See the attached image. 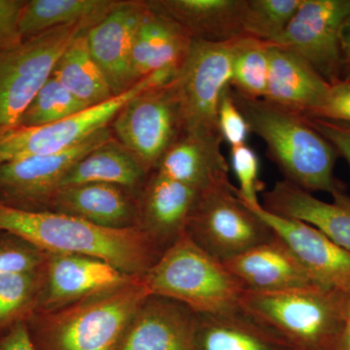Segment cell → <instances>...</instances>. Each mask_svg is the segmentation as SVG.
Listing matches in <instances>:
<instances>
[{"label": "cell", "instance_id": "2", "mask_svg": "<svg viewBox=\"0 0 350 350\" xmlns=\"http://www.w3.org/2000/svg\"><path fill=\"white\" fill-rule=\"evenodd\" d=\"M149 295L144 275H133L59 310L36 312L25 321L32 345L36 350H117Z\"/></svg>", "mask_w": 350, "mask_h": 350}, {"label": "cell", "instance_id": "29", "mask_svg": "<svg viewBox=\"0 0 350 350\" xmlns=\"http://www.w3.org/2000/svg\"><path fill=\"white\" fill-rule=\"evenodd\" d=\"M43 284L44 267L27 273L0 275V333L27 321L36 312Z\"/></svg>", "mask_w": 350, "mask_h": 350}, {"label": "cell", "instance_id": "34", "mask_svg": "<svg viewBox=\"0 0 350 350\" xmlns=\"http://www.w3.org/2000/svg\"><path fill=\"white\" fill-rule=\"evenodd\" d=\"M230 161L239 181L236 194L239 200L248 206L261 204L258 193L261 192L264 184L259 178L260 161L256 152L246 144L231 147Z\"/></svg>", "mask_w": 350, "mask_h": 350}, {"label": "cell", "instance_id": "7", "mask_svg": "<svg viewBox=\"0 0 350 350\" xmlns=\"http://www.w3.org/2000/svg\"><path fill=\"white\" fill-rule=\"evenodd\" d=\"M194 243L224 262L275 236L236 194L230 179L200 193L185 229Z\"/></svg>", "mask_w": 350, "mask_h": 350}, {"label": "cell", "instance_id": "43", "mask_svg": "<svg viewBox=\"0 0 350 350\" xmlns=\"http://www.w3.org/2000/svg\"><path fill=\"white\" fill-rule=\"evenodd\" d=\"M347 319H350V295L349 296V300H347Z\"/></svg>", "mask_w": 350, "mask_h": 350}, {"label": "cell", "instance_id": "32", "mask_svg": "<svg viewBox=\"0 0 350 350\" xmlns=\"http://www.w3.org/2000/svg\"><path fill=\"white\" fill-rule=\"evenodd\" d=\"M303 0H246L243 29L246 36L273 43L293 19Z\"/></svg>", "mask_w": 350, "mask_h": 350}, {"label": "cell", "instance_id": "3", "mask_svg": "<svg viewBox=\"0 0 350 350\" xmlns=\"http://www.w3.org/2000/svg\"><path fill=\"white\" fill-rule=\"evenodd\" d=\"M231 92L250 133L264 140L269 158L284 175V180L310 193L333 195L344 189L334 175L338 152L306 117L265 98H246L232 88Z\"/></svg>", "mask_w": 350, "mask_h": 350}, {"label": "cell", "instance_id": "37", "mask_svg": "<svg viewBox=\"0 0 350 350\" xmlns=\"http://www.w3.org/2000/svg\"><path fill=\"white\" fill-rule=\"evenodd\" d=\"M25 1L0 0V55L23 42L19 29Z\"/></svg>", "mask_w": 350, "mask_h": 350}, {"label": "cell", "instance_id": "28", "mask_svg": "<svg viewBox=\"0 0 350 350\" xmlns=\"http://www.w3.org/2000/svg\"><path fill=\"white\" fill-rule=\"evenodd\" d=\"M86 34L77 36L69 44L57 62L52 76L88 107H94L116 96L90 52Z\"/></svg>", "mask_w": 350, "mask_h": 350}, {"label": "cell", "instance_id": "30", "mask_svg": "<svg viewBox=\"0 0 350 350\" xmlns=\"http://www.w3.org/2000/svg\"><path fill=\"white\" fill-rule=\"evenodd\" d=\"M268 75V45L250 36L239 39L232 63V89L246 98H264Z\"/></svg>", "mask_w": 350, "mask_h": 350}, {"label": "cell", "instance_id": "18", "mask_svg": "<svg viewBox=\"0 0 350 350\" xmlns=\"http://www.w3.org/2000/svg\"><path fill=\"white\" fill-rule=\"evenodd\" d=\"M331 196L333 202H323L290 182L278 181L262 194V206L275 215L317 228L350 252V196L345 189Z\"/></svg>", "mask_w": 350, "mask_h": 350}, {"label": "cell", "instance_id": "26", "mask_svg": "<svg viewBox=\"0 0 350 350\" xmlns=\"http://www.w3.org/2000/svg\"><path fill=\"white\" fill-rule=\"evenodd\" d=\"M147 174L137 157L112 138L80 159L64 177L61 188L85 183L135 188L144 182Z\"/></svg>", "mask_w": 350, "mask_h": 350}, {"label": "cell", "instance_id": "4", "mask_svg": "<svg viewBox=\"0 0 350 350\" xmlns=\"http://www.w3.org/2000/svg\"><path fill=\"white\" fill-rule=\"evenodd\" d=\"M349 295L321 286L244 291L241 308L304 350H334L347 319Z\"/></svg>", "mask_w": 350, "mask_h": 350}, {"label": "cell", "instance_id": "23", "mask_svg": "<svg viewBox=\"0 0 350 350\" xmlns=\"http://www.w3.org/2000/svg\"><path fill=\"white\" fill-rule=\"evenodd\" d=\"M47 211L83 219L100 227L125 229L137 226V208L120 186L85 183L57 191Z\"/></svg>", "mask_w": 350, "mask_h": 350}, {"label": "cell", "instance_id": "36", "mask_svg": "<svg viewBox=\"0 0 350 350\" xmlns=\"http://www.w3.org/2000/svg\"><path fill=\"white\" fill-rule=\"evenodd\" d=\"M308 118L350 124V80L342 79L330 84L321 103Z\"/></svg>", "mask_w": 350, "mask_h": 350}, {"label": "cell", "instance_id": "41", "mask_svg": "<svg viewBox=\"0 0 350 350\" xmlns=\"http://www.w3.org/2000/svg\"><path fill=\"white\" fill-rule=\"evenodd\" d=\"M334 350H350V319H347L344 329Z\"/></svg>", "mask_w": 350, "mask_h": 350}, {"label": "cell", "instance_id": "24", "mask_svg": "<svg viewBox=\"0 0 350 350\" xmlns=\"http://www.w3.org/2000/svg\"><path fill=\"white\" fill-rule=\"evenodd\" d=\"M192 41L187 31L174 21L147 8L138 25L131 53L135 83L157 71L180 70Z\"/></svg>", "mask_w": 350, "mask_h": 350}, {"label": "cell", "instance_id": "20", "mask_svg": "<svg viewBox=\"0 0 350 350\" xmlns=\"http://www.w3.org/2000/svg\"><path fill=\"white\" fill-rule=\"evenodd\" d=\"M199 191L155 172L137 208V226L163 250L185 232Z\"/></svg>", "mask_w": 350, "mask_h": 350}, {"label": "cell", "instance_id": "1", "mask_svg": "<svg viewBox=\"0 0 350 350\" xmlns=\"http://www.w3.org/2000/svg\"><path fill=\"white\" fill-rule=\"evenodd\" d=\"M0 231L49 254L98 258L128 275H144L163 250L142 228L112 229L50 211H24L0 204Z\"/></svg>", "mask_w": 350, "mask_h": 350}, {"label": "cell", "instance_id": "14", "mask_svg": "<svg viewBox=\"0 0 350 350\" xmlns=\"http://www.w3.org/2000/svg\"><path fill=\"white\" fill-rule=\"evenodd\" d=\"M146 11L144 1H120L87 32L90 52L114 96L137 84L131 71V53L138 25Z\"/></svg>", "mask_w": 350, "mask_h": 350}, {"label": "cell", "instance_id": "25", "mask_svg": "<svg viewBox=\"0 0 350 350\" xmlns=\"http://www.w3.org/2000/svg\"><path fill=\"white\" fill-rule=\"evenodd\" d=\"M221 142L181 135L157 165L156 172L202 192L229 178Z\"/></svg>", "mask_w": 350, "mask_h": 350}, {"label": "cell", "instance_id": "21", "mask_svg": "<svg viewBox=\"0 0 350 350\" xmlns=\"http://www.w3.org/2000/svg\"><path fill=\"white\" fill-rule=\"evenodd\" d=\"M267 45L269 75L265 100L308 118L312 116L330 84L296 55Z\"/></svg>", "mask_w": 350, "mask_h": 350}, {"label": "cell", "instance_id": "31", "mask_svg": "<svg viewBox=\"0 0 350 350\" xmlns=\"http://www.w3.org/2000/svg\"><path fill=\"white\" fill-rule=\"evenodd\" d=\"M86 103L73 96L51 76L25 109L16 128L52 125L86 109Z\"/></svg>", "mask_w": 350, "mask_h": 350}, {"label": "cell", "instance_id": "9", "mask_svg": "<svg viewBox=\"0 0 350 350\" xmlns=\"http://www.w3.org/2000/svg\"><path fill=\"white\" fill-rule=\"evenodd\" d=\"M178 75L175 69L157 71L133 85L125 93L90 107L52 125L15 128L0 135V163L48 155L66 150L107 128L126 103L137 94L165 86Z\"/></svg>", "mask_w": 350, "mask_h": 350}, {"label": "cell", "instance_id": "17", "mask_svg": "<svg viewBox=\"0 0 350 350\" xmlns=\"http://www.w3.org/2000/svg\"><path fill=\"white\" fill-rule=\"evenodd\" d=\"M224 265L246 291L276 292L320 286L293 251L276 234Z\"/></svg>", "mask_w": 350, "mask_h": 350}, {"label": "cell", "instance_id": "10", "mask_svg": "<svg viewBox=\"0 0 350 350\" xmlns=\"http://www.w3.org/2000/svg\"><path fill=\"white\" fill-rule=\"evenodd\" d=\"M113 129L120 144L137 157L147 172L156 170L165 152L182 135L174 80L129 100L113 120Z\"/></svg>", "mask_w": 350, "mask_h": 350}, {"label": "cell", "instance_id": "22", "mask_svg": "<svg viewBox=\"0 0 350 350\" xmlns=\"http://www.w3.org/2000/svg\"><path fill=\"white\" fill-rule=\"evenodd\" d=\"M195 350H304L243 308L198 314Z\"/></svg>", "mask_w": 350, "mask_h": 350}, {"label": "cell", "instance_id": "13", "mask_svg": "<svg viewBox=\"0 0 350 350\" xmlns=\"http://www.w3.org/2000/svg\"><path fill=\"white\" fill-rule=\"evenodd\" d=\"M246 206L289 246L320 286L350 295L349 251L308 223L275 215L266 211L262 204Z\"/></svg>", "mask_w": 350, "mask_h": 350}, {"label": "cell", "instance_id": "11", "mask_svg": "<svg viewBox=\"0 0 350 350\" xmlns=\"http://www.w3.org/2000/svg\"><path fill=\"white\" fill-rule=\"evenodd\" d=\"M350 13V0H303L293 19L273 43L291 52L329 84L344 79L342 25Z\"/></svg>", "mask_w": 350, "mask_h": 350}, {"label": "cell", "instance_id": "27", "mask_svg": "<svg viewBox=\"0 0 350 350\" xmlns=\"http://www.w3.org/2000/svg\"><path fill=\"white\" fill-rule=\"evenodd\" d=\"M120 1L115 0H31L25 1L19 20L23 40L70 25L89 27L100 23Z\"/></svg>", "mask_w": 350, "mask_h": 350}, {"label": "cell", "instance_id": "15", "mask_svg": "<svg viewBox=\"0 0 350 350\" xmlns=\"http://www.w3.org/2000/svg\"><path fill=\"white\" fill-rule=\"evenodd\" d=\"M198 313L187 306L149 295L131 320L117 350H195Z\"/></svg>", "mask_w": 350, "mask_h": 350}, {"label": "cell", "instance_id": "40", "mask_svg": "<svg viewBox=\"0 0 350 350\" xmlns=\"http://www.w3.org/2000/svg\"><path fill=\"white\" fill-rule=\"evenodd\" d=\"M340 42H342V59H344L345 70V69L350 68V13L347 16L344 25H342Z\"/></svg>", "mask_w": 350, "mask_h": 350}, {"label": "cell", "instance_id": "35", "mask_svg": "<svg viewBox=\"0 0 350 350\" xmlns=\"http://www.w3.org/2000/svg\"><path fill=\"white\" fill-rule=\"evenodd\" d=\"M218 124L223 140L231 147L245 144L250 126L232 100L231 85L221 96L218 107Z\"/></svg>", "mask_w": 350, "mask_h": 350}, {"label": "cell", "instance_id": "8", "mask_svg": "<svg viewBox=\"0 0 350 350\" xmlns=\"http://www.w3.org/2000/svg\"><path fill=\"white\" fill-rule=\"evenodd\" d=\"M90 29L81 24L56 27L0 55V135L18 126L69 44Z\"/></svg>", "mask_w": 350, "mask_h": 350}, {"label": "cell", "instance_id": "19", "mask_svg": "<svg viewBox=\"0 0 350 350\" xmlns=\"http://www.w3.org/2000/svg\"><path fill=\"white\" fill-rule=\"evenodd\" d=\"M152 12L174 21L194 40L229 42L247 36L243 17L246 0H149Z\"/></svg>", "mask_w": 350, "mask_h": 350}, {"label": "cell", "instance_id": "42", "mask_svg": "<svg viewBox=\"0 0 350 350\" xmlns=\"http://www.w3.org/2000/svg\"><path fill=\"white\" fill-rule=\"evenodd\" d=\"M344 79L350 80V68L345 69L344 72Z\"/></svg>", "mask_w": 350, "mask_h": 350}, {"label": "cell", "instance_id": "6", "mask_svg": "<svg viewBox=\"0 0 350 350\" xmlns=\"http://www.w3.org/2000/svg\"><path fill=\"white\" fill-rule=\"evenodd\" d=\"M241 38L223 43L193 39L188 56L174 79L180 105L182 135L224 142L219 129L218 107L231 83L232 63Z\"/></svg>", "mask_w": 350, "mask_h": 350}, {"label": "cell", "instance_id": "16", "mask_svg": "<svg viewBox=\"0 0 350 350\" xmlns=\"http://www.w3.org/2000/svg\"><path fill=\"white\" fill-rule=\"evenodd\" d=\"M47 254L44 266L43 290L36 312L59 310L133 276L122 273L98 258Z\"/></svg>", "mask_w": 350, "mask_h": 350}, {"label": "cell", "instance_id": "12", "mask_svg": "<svg viewBox=\"0 0 350 350\" xmlns=\"http://www.w3.org/2000/svg\"><path fill=\"white\" fill-rule=\"evenodd\" d=\"M112 138L111 131L105 128L66 150L0 163V204L24 211H43L61 188L68 170Z\"/></svg>", "mask_w": 350, "mask_h": 350}, {"label": "cell", "instance_id": "38", "mask_svg": "<svg viewBox=\"0 0 350 350\" xmlns=\"http://www.w3.org/2000/svg\"><path fill=\"white\" fill-rule=\"evenodd\" d=\"M310 125L326 138L338 156L344 157L350 167V124L319 118H308Z\"/></svg>", "mask_w": 350, "mask_h": 350}, {"label": "cell", "instance_id": "33", "mask_svg": "<svg viewBox=\"0 0 350 350\" xmlns=\"http://www.w3.org/2000/svg\"><path fill=\"white\" fill-rule=\"evenodd\" d=\"M47 255L29 241L0 231V275L38 271L43 268Z\"/></svg>", "mask_w": 350, "mask_h": 350}, {"label": "cell", "instance_id": "39", "mask_svg": "<svg viewBox=\"0 0 350 350\" xmlns=\"http://www.w3.org/2000/svg\"><path fill=\"white\" fill-rule=\"evenodd\" d=\"M0 350H36L27 322H20L0 333Z\"/></svg>", "mask_w": 350, "mask_h": 350}, {"label": "cell", "instance_id": "5", "mask_svg": "<svg viewBox=\"0 0 350 350\" xmlns=\"http://www.w3.org/2000/svg\"><path fill=\"white\" fill-rule=\"evenodd\" d=\"M149 293L172 299L198 314H215L241 308L244 289L224 262L183 232L144 275Z\"/></svg>", "mask_w": 350, "mask_h": 350}]
</instances>
